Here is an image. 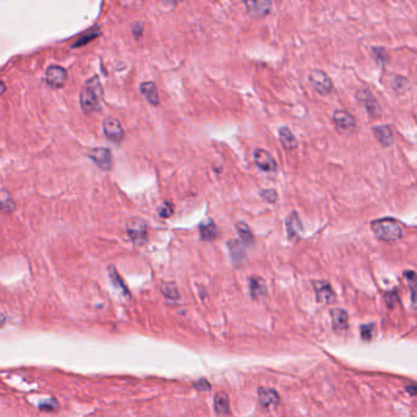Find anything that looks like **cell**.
I'll return each mask as SVG.
<instances>
[{"mask_svg": "<svg viewBox=\"0 0 417 417\" xmlns=\"http://www.w3.org/2000/svg\"><path fill=\"white\" fill-rule=\"evenodd\" d=\"M371 230L383 242H397L404 238V226L398 219L384 217L371 221Z\"/></svg>", "mask_w": 417, "mask_h": 417, "instance_id": "obj_1", "label": "cell"}, {"mask_svg": "<svg viewBox=\"0 0 417 417\" xmlns=\"http://www.w3.org/2000/svg\"><path fill=\"white\" fill-rule=\"evenodd\" d=\"M103 87L98 76L86 81L80 93L81 108L86 114L95 113L100 109L102 98H103Z\"/></svg>", "mask_w": 417, "mask_h": 417, "instance_id": "obj_2", "label": "cell"}, {"mask_svg": "<svg viewBox=\"0 0 417 417\" xmlns=\"http://www.w3.org/2000/svg\"><path fill=\"white\" fill-rule=\"evenodd\" d=\"M355 100L371 119H379L382 116V106L369 88H358Z\"/></svg>", "mask_w": 417, "mask_h": 417, "instance_id": "obj_3", "label": "cell"}, {"mask_svg": "<svg viewBox=\"0 0 417 417\" xmlns=\"http://www.w3.org/2000/svg\"><path fill=\"white\" fill-rule=\"evenodd\" d=\"M309 82L314 91L322 97L332 95L334 91V82L329 75L320 69H312L309 72Z\"/></svg>", "mask_w": 417, "mask_h": 417, "instance_id": "obj_4", "label": "cell"}, {"mask_svg": "<svg viewBox=\"0 0 417 417\" xmlns=\"http://www.w3.org/2000/svg\"><path fill=\"white\" fill-rule=\"evenodd\" d=\"M126 233L130 240L137 246H142L148 241V224L145 219L134 217L126 223Z\"/></svg>", "mask_w": 417, "mask_h": 417, "instance_id": "obj_5", "label": "cell"}, {"mask_svg": "<svg viewBox=\"0 0 417 417\" xmlns=\"http://www.w3.org/2000/svg\"><path fill=\"white\" fill-rule=\"evenodd\" d=\"M333 124L340 134L350 135L358 130V120L345 109H335L332 116Z\"/></svg>", "mask_w": 417, "mask_h": 417, "instance_id": "obj_6", "label": "cell"}, {"mask_svg": "<svg viewBox=\"0 0 417 417\" xmlns=\"http://www.w3.org/2000/svg\"><path fill=\"white\" fill-rule=\"evenodd\" d=\"M254 161L257 168L264 173H274L278 170V161L264 148H256L254 151Z\"/></svg>", "mask_w": 417, "mask_h": 417, "instance_id": "obj_7", "label": "cell"}, {"mask_svg": "<svg viewBox=\"0 0 417 417\" xmlns=\"http://www.w3.org/2000/svg\"><path fill=\"white\" fill-rule=\"evenodd\" d=\"M103 132L109 141L114 143H120L125 137L124 127L119 119L109 116L103 121Z\"/></svg>", "mask_w": 417, "mask_h": 417, "instance_id": "obj_8", "label": "cell"}, {"mask_svg": "<svg viewBox=\"0 0 417 417\" xmlns=\"http://www.w3.org/2000/svg\"><path fill=\"white\" fill-rule=\"evenodd\" d=\"M88 158L101 169V170L108 171L113 166V155L110 150L104 147L92 148L88 152Z\"/></svg>", "mask_w": 417, "mask_h": 417, "instance_id": "obj_9", "label": "cell"}, {"mask_svg": "<svg viewBox=\"0 0 417 417\" xmlns=\"http://www.w3.org/2000/svg\"><path fill=\"white\" fill-rule=\"evenodd\" d=\"M246 12L254 19H262L272 12V1L269 0H259V1H245Z\"/></svg>", "mask_w": 417, "mask_h": 417, "instance_id": "obj_10", "label": "cell"}, {"mask_svg": "<svg viewBox=\"0 0 417 417\" xmlns=\"http://www.w3.org/2000/svg\"><path fill=\"white\" fill-rule=\"evenodd\" d=\"M46 81L51 87L61 88L67 81V71L59 65H51L46 71Z\"/></svg>", "mask_w": 417, "mask_h": 417, "instance_id": "obj_11", "label": "cell"}, {"mask_svg": "<svg viewBox=\"0 0 417 417\" xmlns=\"http://www.w3.org/2000/svg\"><path fill=\"white\" fill-rule=\"evenodd\" d=\"M314 293H316L317 301L320 304H330L335 300V294L332 285L325 280L313 281Z\"/></svg>", "mask_w": 417, "mask_h": 417, "instance_id": "obj_12", "label": "cell"}, {"mask_svg": "<svg viewBox=\"0 0 417 417\" xmlns=\"http://www.w3.org/2000/svg\"><path fill=\"white\" fill-rule=\"evenodd\" d=\"M200 231V239L205 242H212L215 239L219 238L220 235V230H219L218 225L212 218H208L200 223L199 225Z\"/></svg>", "mask_w": 417, "mask_h": 417, "instance_id": "obj_13", "label": "cell"}, {"mask_svg": "<svg viewBox=\"0 0 417 417\" xmlns=\"http://www.w3.org/2000/svg\"><path fill=\"white\" fill-rule=\"evenodd\" d=\"M285 229L289 240H298L300 238V234L304 231V225H302L301 218H300L298 212L294 210L286 217Z\"/></svg>", "mask_w": 417, "mask_h": 417, "instance_id": "obj_14", "label": "cell"}, {"mask_svg": "<svg viewBox=\"0 0 417 417\" xmlns=\"http://www.w3.org/2000/svg\"><path fill=\"white\" fill-rule=\"evenodd\" d=\"M372 132L382 147H392L394 143V135H393V130L389 125H376L372 127Z\"/></svg>", "mask_w": 417, "mask_h": 417, "instance_id": "obj_15", "label": "cell"}, {"mask_svg": "<svg viewBox=\"0 0 417 417\" xmlns=\"http://www.w3.org/2000/svg\"><path fill=\"white\" fill-rule=\"evenodd\" d=\"M260 405L265 410H272L279 404V395L272 388H261L259 390Z\"/></svg>", "mask_w": 417, "mask_h": 417, "instance_id": "obj_16", "label": "cell"}, {"mask_svg": "<svg viewBox=\"0 0 417 417\" xmlns=\"http://www.w3.org/2000/svg\"><path fill=\"white\" fill-rule=\"evenodd\" d=\"M140 92L143 97L146 98V101L153 106H158L159 103H160V98H159L158 88L156 86L155 82L152 81H145L140 85Z\"/></svg>", "mask_w": 417, "mask_h": 417, "instance_id": "obj_17", "label": "cell"}, {"mask_svg": "<svg viewBox=\"0 0 417 417\" xmlns=\"http://www.w3.org/2000/svg\"><path fill=\"white\" fill-rule=\"evenodd\" d=\"M278 134H279V140H280V143L284 147V150L294 151L299 147L298 139H296L295 135L293 134V131H291L288 126L279 127Z\"/></svg>", "mask_w": 417, "mask_h": 417, "instance_id": "obj_18", "label": "cell"}, {"mask_svg": "<svg viewBox=\"0 0 417 417\" xmlns=\"http://www.w3.org/2000/svg\"><path fill=\"white\" fill-rule=\"evenodd\" d=\"M388 85H389L390 90L397 95H403L406 91L410 90V81L401 75L390 74L388 76Z\"/></svg>", "mask_w": 417, "mask_h": 417, "instance_id": "obj_19", "label": "cell"}, {"mask_svg": "<svg viewBox=\"0 0 417 417\" xmlns=\"http://www.w3.org/2000/svg\"><path fill=\"white\" fill-rule=\"evenodd\" d=\"M249 288L250 294L254 299H260L267 294V284H265L264 279L254 275L249 279Z\"/></svg>", "mask_w": 417, "mask_h": 417, "instance_id": "obj_20", "label": "cell"}, {"mask_svg": "<svg viewBox=\"0 0 417 417\" xmlns=\"http://www.w3.org/2000/svg\"><path fill=\"white\" fill-rule=\"evenodd\" d=\"M330 316H332V322L333 327H334L335 330L338 332H341V330H345L349 325V316L348 312L343 309H334L330 312Z\"/></svg>", "mask_w": 417, "mask_h": 417, "instance_id": "obj_21", "label": "cell"}, {"mask_svg": "<svg viewBox=\"0 0 417 417\" xmlns=\"http://www.w3.org/2000/svg\"><path fill=\"white\" fill-rule=\"evenodd\" d=\"M16 209V203L12 199L11 194L4 189H0V213L10 214Z\"/></svg>", "mask_w": 417, "mask_h": 417, "instance_id": "obj_22", "label": "cell"}, {"mask_svg": "<svg viewBox=\"0 0 417 417\" xmlns=\"http://www.w3.org/2000/svg\"><path fill=\"white\" fill-rule=\"evenodd\" d=\"M235 229H236V231H238V235L240 236V240H241L242 245L255 244L254 231L251 230L249 224L245 223V221H238L235 225Z\"/></svg>", "mask_w": 417, "mask_h": 417, "instance_id": "obj_23", "label": "cell"}, {"mask_svg": "<svg viewBox=\"0 0 417 417\" xmlns=\"http://www.w3.org/2000/svg\"><path fill=\"white\" fill-rule=\"evenodd\" d=\"M228 247L229 251H230L231 259H233L234 263H241L242 261L245 260V251L244 247H242L241 241H238V240H229L228 241Z\"/></svg>", "mask_w": 417, "mask_h": 417, "instance_id": "obj_24", "label": "cell"}, {"mask_svg": "<svg viewBox=\"0 0 417 417\" xmlns=\"http://www.w3.org/2000/svg\"><path fill=\"white\" fill-rule=\"evenodd\" d=\"M229 410V398L225 393H217L214 397V411L219 416H224Z\"/></svg>", "mask_w": 417, "mask_h": 417, "instance_id": "obj_25", "label": "cell"}, {"mask_svg": "<svg viewBox=\"0 0 417 417\" xmlns=\"http://www.w3.org/2000/svg\"><path fill=\"white\" fill-rule=\"evenodd\" d=\"M108 272H109V275H110V278H111V281H113V283H114V285H115L116 288H119L120 290H121L122 293H124L125 296H129V298H130L129 290H127L126 285H125L124 280H122L121 277H120L119 273L116 272L115 267H114V265H109V267H108Z\"/></svg>", "mask_w": 417, "mask_h": 417, "instance_id": "obj_26", "label": "cell"}, {"mask_svg": "<svg viewBox=\"0 0 417 417\" xmlns=\"http://www.w3.org/2000/svg\"><path fill=\"white\" fill-rule=\"evenodd\" d=\"M372 53H373L377 64H379L380 66H385L389 62V54H388L387 49L383 47H372Z\"/></svg>", "mask_w": 417, "mask_h": 417, "instance_id": "obj_27", "label": "cell"}, {"mask_svg": "<svg viewBox=\"0 0 417 417\" xmlns=\"http://www.w3.org/2000/svg\"><path fill=\"white\" fill-rule=\"evenodd\" d=\"M161 293L169 300H178L179 299V290L175 283H164L161 285Z\"/></svg>", "mask_w": 417, "mask_h": 417, "instance_id": "obj_28", "label": "cell"}, {"mask_svg": "<svg viewBox=\"0 0 417 417\" xmlns=\"http://www.w3.org/2000/svg\"><path fill=\"white\" fill-rule=\"evenodd\" d=\"M260 197L264 202L270 203V205H274V203L278 202L279 196L277 190L274 189H263L260 191Z\"/></svg>", "mask_w": 417, "mask_h": 417, "instance_id": "obj_29", "label": "cell"}, {"mask_svg": "<svg viewBox=\"0 0 417 417\" xmlns=\"http://www.w3.org/2000/svg\"><path fill=\"white\" fill-rule=\"evenodd\" d=\"M174 210H175V207L173 203L165 201L163 205L158 207V214L160 218H170L174 214Z\"/></svg>", "mask_w": 417, "mask_h": 417, "instance_id": "obj_30", "label": "cell"}, {"mask_svg": "<svg viewBox=\"0 0 417 417\" xmlns=\"http://www.w3.org/2000/svg\"><path fill=\"white\" fill-rule=\"evenodd\" d=\"M98 35H100V32H98V31L90 30V31H88L87 33H86V35H83L82 37H80L79 40H77L76 42H75V43L72 44V47H81V46H85V44H87L88 42H91V41L95 40V38L97 37Z\"/></svg>", "mask_w": 417, "mask_h": 417, "instance_id": "obj_31", "label": "cell"}, {"mask_svg": "<svg viewBox=\"0 0 417 417\" xmlns=\"http://www.w3.org/2000/svg\"><path fill=\"white\" fill-rule=\"evenodd\" d=\"M56 408H58V403H56L55 399H48V400L43 401V403L40 404V409L44 411L55 410Z\"/></svg>", "mask_w": 417, "mask_h": 417, "instance_id": "obj_32", "label": "cell"}, {"mask_svg": "<svg viewBox=\"0 0 417 417\" xmlns=\"http://www.w3.org/2000/svg\"><path fill=\"white\" fill-rule=\"evenodd\" d=\"M143 28H145V26H143L142 22H135L134 25H132V35H134V37L136 38V40H140V38L142 37Z\"/></svg>", "mask_w": 417, "mask_h": 417, "instance_id": "obj_33", "label": "cell"}, {"mask_svg": "<svg viewBox=\"0 0 417 417\" xmlns=\"http://www.w3.org/2000/svg\"><path fill=\"white\" fill-rule=\"evenodd\" d=\"M385 298H387V305H389L390 307L394 306V305L399 301V295L397 291H390V293L387 294Z\"/></svg>", "mask_w": 417, "mask_h": 417, "instance_id": "obj_34", "label": "cell"}, {"mask_svg": "<svg viewBox=\"0 0 417 417\" xmlns=\"http://www.w3.org/2000/svg\"><path fill=\"white\" fill-rule=\"evenodd\" d=\"M194 387L199 390H209V383L206 379H201L194 384Z\"/></svg>", "mask_w": 417, "mask_h": 417, "instance_id": "obj_35", "label": "cell"}, {"mask_svg": "<svg viewBox=\"0 0 417 417\" xmlns=\"http://www.w3.org/2000/svg\"><path fill=\"white\" fill-rule=\"evenodd\" d=\"M372 330H373V325H364L362 327V337L365 339H371Z\"/></svg>", "mask_w": 417, "mask_h": 417, "instance_id": "obj_36", "label": "cell"}, {"mask_svg": "<svg viewBox=\"0 0 417 417\" xmlns=\"http://www.w3.org/2000/svg\"><path fill=\"white\" fill-rule=\"evenodd\" d=\"M5 91H6V86H5V83L2 82V81H0V96L4 95Z\"/></svg>", "mask_w": 417, "mask_h": 417, "instance_id": "obj_37", "label": "cell"}, {"mask_svg": "<svg viewBox=\"0 0 417 417\" xmlns=\"http://www.w3.org/2000/svg\"><path fill=\"white\" fill-rule=\"evenodd\" d=\"M406 390H408V392H410L413 397L416 394V387H415V385H410V387H408V389H406Z\"/></svg>", "mask_w": 417, "mask_h": 417, "instance_id": "obj_38", "label": "cell"}, {"mask_svg": "<svg viewBox=\"0 0 417 417\" xmlns=\"http://www.w3.org/2000/svg\"><path fill=\"white\" fill-rule=\"evenodd\" d=\"M4 323H5V317L4 316H0V328H1L2 325H4Z\"/></svg>", "mask_w": 417, "mask_h": 417, "instance_id": "obj_39", "label": "cell"}]
</instances>
